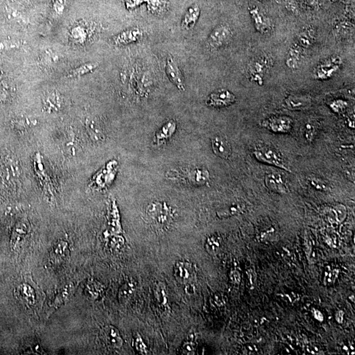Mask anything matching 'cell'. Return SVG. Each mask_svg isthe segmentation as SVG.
Listing matches in <instances>:
<instances>
[{
	"mask_svg": "<svg viewBox=\"0 0 355 355\" xmlns=\"http://www.w3.org/2000/svg\"><path fill=\"white\" fill-rule=\"evenodd\" d=\"M148 0H125L126 7L128 9H134L140 6L145 2H147Z\"/></svg>",
	"mask_w": 355,
	"mask_h": 355,
	"instance_id": "cell-40",
	"label": "cell"
},
{
	"mask_svg": "<svg viewBox=\"0 0 355 355\" xmlns=\"http://www.w3.org/2000/svg\"><path fill=\"white\" fill-rule=\"evenodd\" d=\"M142 36L143 32L140 29L135 28V29L127 30L120 34L116 37L115 42L117 44H130V43L136 42L138 39L142 38Z\"/></svg>",
	"mask_w": 355,
	"mask_h": 355,
	"instance_id": "cell-19",
	"label": "cell"
},
{
	"mask_svg": "<svg viewBox=\"0 0 355 355\" xmlns=\"http://www.w3.org/2000/svg\"><path fill=\"white\" fill-rule=\"evenodd\" d=\"M166 73L170 81L180 90L185 91L183 75L174 58L169 56L167 61Z\"/></svg>",
	"mask_w": 355,
	"mask_h": 355,
	"instance_id": "cell-11",
	"label": "cell"
},
{
	"mask_svg": "<svg viewBox=\"0 0 355 355\" xmlns=\"http://www.w3.org/2000/svg\"><path fill=\"white\" fill-rule=\"evenodd\" d=\"M136 289V283L133 281H129L126 282L125 284L119 289L118 292V299L121 302H125L126 300L129 299L134 294Z\"/></svg>",
	"mask_w": 355,
	"mask_h": 355,
	"instance_id": "cell-29",
	"label": "cell"
},
{
	"mask_svg": "<svg viewBox=\"0 0 355 355\" xmlns=\"http://www.w3.org/2000/svg\"><path fill=\"white\" fill-rule=\"evenodd\" d=\"M43 108L48 113L59 112L63 105V97L57 90H50L44 93L42 99Z\"/></svg>",
	"mask_w": 355,
	"mask_h": 355,
	"instance_id": "cell-9",
	"label": "cell"
},
{
	"mask_svg": "<svg viewBox=\"0 0 355 355\" xmlns=\"http://www.w3.org/2000/svg\"><path fill=\"white\" fill-rule=\"evenodd\" d=\"M253 155L256 158L257 160L260 162L275 166L278 168L283 169L287 172H292V170L285 165L282 157L280 155L279 152L271 148H259V149L255 150Z\"/></svg>",
	"mask_w": 355,
	"mask_h": 355,
	"instance_id": "cell-4",
	"label": "cell"
},
{
	"mask_svg": "<svg viewBox=\"0 0 355 355\" xmlns=\"http://www.w3.org/2000/svg\"><path fill=\"white\" fill-rule=\"evenodd\" d=\"M103 336L109 346L114 349H119L123 346V338L115 327L112 326L105 327L103 330Z\"/></svg>",
	"mask_w": 355,
	"mask_h": 355,
	"instance_id": "cell-16",
	"label": "cell"
},
{
	"mask_svg": "<svg viewBox=\"0 0 355 355\" xmlns=\"http://www.w3.org/2000/svg\"><path fill=\"white\" fill-rule=\"evenodd\" d=\"M134 343L137 351L143 353V354H146L147 353V347L144 344V341H143L142 338L140 336L136 338Z\"/></svg>",
	"mask_w": 355,
	"mask_h": 355,
	"instance_id": "cell-41",
	"label": "cell"
},
{
	"mask_svg": "<svg viewBox=\"0 0 355 355\" xmlns=\"http://www.w3.org/2000/svg\"><path fill=\"white\" fill-rule=\"evenodd\" d=\"M272 60L267 56H261L249 64L247 69V76L249 80L258 85L264 84V77L271 65Z\"/></svg>",
	"mask_w": 355,
	"mask_h": 355,
	"instance_id": "cell-2",
	"label": "cell"
},
{
	"mask_svg": "<svg viewBox=\"0 0 355 355\" xmlns=\"http://www.w3.org/2000/svg\"><path fill=\"white\" fill-rule=\"evenodd\" d=\"M5 10H6L7 18L11 21L18 22L20 24L28 23V20L25 16L18 9L8 6L6 7Z\"/></svg>",
	"mask_w": 355,
	"mask_h": 355,
	"instance_id": "cell-31",
	"label": "cell"
},
{
	"mask_svg": "<svg viewBox=\"0 0 355 355\" xmlns=\"http://www.w3.org/2000/svg\"><path fill=\"white\" fill-rule=\"evenodd\" d=\"M206 252L210 255L217 254L221 247V238L219 236L213 235L208 237L206 240Z\"/></svg>",
	"mask_w": 355,
	"mask_h": 355,
	"instance_id": "cell-30",
	"label": "cell"
},
{
	"mask_svg": "<svg viewBox=\"0 0 355 355\" xmlns=\"http://www.w3.org/2000/svg\"><path fill=\"white\" fill-rule=\"evenodd\" d=\"M98 66L99 64L95 63V62H90V63L84 64V65L71 71L67 75V78H74L83 76L84 75L88 74V73L94 71L98 67Z\"/></svg>",
	"mask_w": 355,
	"mask_h": 355,
	"instance_id": "cell-26",
	"label": "cell"
},
{
	"mask_svg": "<svg viewBox=\"0 0 355 355\" xmlns=\"http://www.w3.org/2000/svg\"><path fill=\"white\" fill-rule=\"evenodd\" d=\"M16 87L12 82L3 80L0 82V105H3L10 102L14 96Z\"/></svg>",
	"mask_w": 355,
	"mask_h": 355,
	"instance_id": "cell-20",
	"label": "cell"
},
{
	"mask_svg": "<svg viewBox=\"0 0 355 355\" xmlns=\"http://www.w3.org/2000/svg\"><path fill=\"white\" fill-rule=\"evenodd\" d=\"M317 37V31L311 25L304 26L299 33L296 42L303 49L311 48Z\"/></svg>",
	"mask_w": 355,
	"mask_h": 355,
	"instance_id": "cell-15",
	"label": "cell"
},
{
	"mask_svg": "<svg viewBox=\"0 0 355 355\" xmlns=\"http://www.w3.org/2000/svg\"><path fill=\"white\" fill-rule=\"evenodd\" d=\"M68 243L67 242L60 241L53 248L50 254V260L54 264L61 262L65 259L68 251Z\"/></svg>",
	"mask_w": 355,
	"mask_h": 355,
	"instance_id": "cell-24",
	"label": "cell"
},
{
	"mask_svg": "<svg viewBox=\"0 0 355 355\" xmlns=\"http://www.w3.org/2000/svg\"><path fill=\"white\" fill-rule=\"evenodd\" d=\"M245 210V205L243 204H234L229 206V207L224 208V209L218 211L217 216L220 219H225V218L240 215V214L243 213Z\"/></svg>",
	"mask_w": 355,
	"mask_h": 355,
	"instance_id": "cell-27",
	"label": "cell"
},
{
	"mask_svg": "<svg viewBox=\"0 0 355 355\" xmlns=\"http://www.w3.org/2000/svg\"><path fill=\"white\" fill-rule=\"evenodd\" d=\"M28 226L24 222L17 224L14 230H13L11 244L14 248L18 247L20 243L23 241L27 234Z\"/></svg>",
	"mask_w": 355,
	"mask_h": 355,
	"instance_id": "cell-25",
	"label": "cell"
},
{
	"mask_svg": "<svg viewBox=\"0 0 355 355\" xmlns=\"http://www.w3.org/2000/svg\"><path fill=\"white\" fill-rule=\"evenodd\" d=\"M332 211L334 212L336 215V219L337 220L339 223H341L344 221L345 217L347 215V209L345 206L343 205L339 204L336 205L332 208Z\"/></svg>",
	"mask_w": 355,
	"mask_h": 355,
	"instance_id": "cell-35",
	"label": "cell"
},
{
	"mask_svg": "<svg viewBox=\"0 0 355 355\" xmlns=\"http://www.w3.org/2000/svg\"><path fill=\"white\" fill-rule=\"evenodd\" d=\"M305 1L307 3V4L310 7H311L312 8L317 9L320 6V5H319V0H305Z\"/></svg>",
	"mask_w": 355,
	"mask_h": 355,
	"instance_id": "cell-42",
	"label": "cell"
},
{
	"mask_svg": "<svg viewBox=\"0 0 355 355\" xmlns=\"http://www.w3.org/2000/svg\"><path fill=\"white\" fill-rule=\"evenodd\" d=\"M29 1L30 0H14V1H16V3L22 5L27 4V3H29Z\"/></svg>",
	"mask_w": 355,
	"mask_h": 355,
	"instance_id": "cell-43",
	"label": "cell"
},
{
	"mask_svg": "<svg viewBox=\"0 0 355 355\" xmlns=\"http://www.w3.org/2000/svg\"><path fill=\"white\" fill-rule=\"evenodd\" d=\"M236 101L234 93L228 90L221 89L208 95L206 104L213 108H224L233 104Z\"/></svg>",
	"mask_w": 355,
	"mask_h": 355,
	"instance_id": "cell-7",
	"label": "cell"
},
{
	"mask_svg": "<svg viewBox=\"0 0 355 355\" xmlns=\"http://www.w3.org/2000/svg\"><path fill=\"white\" fill-rule=\"evenodd\" d=\"M85 125L88 134L93 142L98 143L104 140V132L96 120L93 118H87L86 120Z\"/></svg>",
	"mask_w": 355,
	"mask_h": 355,
	"instance_id": "cell-17",
	"label": "cell"
},
{
	"mask_svg": "<svg viewBox=\"0 0 355 355\" xmlns=\"http://www.w3.org/2000/svg\"><path fill=\"white\" fill-rule=\"evenodd\" d=\"M261 1H267V0H261Z\"/></svg>",
	"mask_w": 355,
	"mask_h": 355,
	"instance_id": "cell-45",
	"label": "cell"
},
{
	"mask_svg": "<svg viewBox=\"0 0 355 355\" xmlns=\"http://www.w3.org/2000/svg\"><path fill=\"white\" fill-rule=\"evenodd\" d=\"M304 49L297 42L293 43L289 49L286 58L285 65L292 71L298 70L301 64Z\"/></svg>",
	"mask_w": 355,
	"mask_h": 355,
	"instance_id": "cell-13",
	"label": "cell"
},
{
	"mask_svg": "<svg viewBox=\"0 0 355 355\" xmlns=\"http://www.w3.org/2000/svg\"><path fill=\"white\" fill-rule=\"evenodd\" d=\"M16 294L24 303L33 306L35 303V292L31 285L21 284L16 289Z\"/></svg>",
	"mask_w": 355,
	"mask_h": 355,
	"instance_id": "cell-21",
	"label": "cell"
},
{
	"mask_svg": "<svg viewBox=\"0 0 355 355\" xmlns=\"http://www.w3.org/2000/svg\"><path fill=\"white\" fill-rule=\"evenodd\" d=\"M261 125L273 132L286 134L292 131L293 121L287 116H272L264 120Z\"/></svg>",
	"mask_w": 355,
	"mask_h": 355,
	"instance_id": "cell-5",
	"label": "cell"
},
{
	"mask_svg": "<svg viewBox=\"0 0 355 355\" xmlns=\"http://www.w3.org/2000/svg\"><path fill=\"white\" fill-rule=\"evenodd\" d=\"M175 129L176 123L173 121H169L166 125L163 126L160 131L156 134V138L158 141L168 139L173 134Z\"/></svg>",
	"mask_w": 355,
	"mask_h": 355,
	"instance_id": "cell-32",
	"label": "cell"
},
{
	"mask_svg": "<svg viewBox=\"0 0 355 355\" xmlns=\"http://www.w3.org/2000/svg\"><path fill=\"white\" fill-rule=\"evenodd\" d=\"M250 16L255 29L261 34L269 33L272 30V25L269 19L261 12L259 7H255L249 11Z\"/></svg>",
	"mask_w": 355,
	"mask_h": 355,
	"instance_id": "cell-10",
	"label": "cell"
},
{
	"mask_svg": "<svg viewBox=\"0 0 355 355\" xmlns=\"http://www.w3.org/2000/svg\"><path fill=\"white\" fill-rule=\"evenodd\" d=\"M59 57L57 53L52 50H46L39 56V63L44 67L54 66L59 61Z\"/></svg>",
	"mask_w": 355,
	"mask_h": 355,
	"instance_id": "cell-28",
	"label": "cell"
},
{
	"mask_svg": "<svg viewBox=\"0 0 355 355\" xmlns=\"http://www.w3.org/2000/svg\"><path fill=\"white\" fill-rule=\"evenodd\" d=\"M67 3V0H54L53 1V9L57 15H61Z\"/></svg>",
	"mask_w": 355,
	"mask_h": 355,
	"instance_id": "cell-38",
	"label": "cell"
},
{
	"mask_svg": "<svg viewBox=\"0 0 355 355\" xmlns=\"http://www.w3.org/2000/svg\"><path fill=\"white\" fill-rule=\"evenodd\" d=\"M232 37V31L228 25L220 24L210 34L207 43L210 48L218 50L228 44Z\"/></svg>",
	"mask_w": 355,
	"mask_h": 355,
	"instance_id": "cell-3",
	"label": "cell"
},
{
	"mask_svg": "<svg viewBox=\"0 0 355 355\" xmlns=\"http://www.w3.org/2000/svg\"><path fill=\"white\" fill-rule=\"evenodd\" d=\"M311 97L309 95L294 93L289 95L283 101V106L289 110H303L311 105Z\"/></svg>",
	"mask_w": 355,
	"mask_h": 355,
	"instance_id": "cell-8",
	"label": "cell"
},
{
	"mask_svg": "<svg viewBox=\"0 0 355 355\" xmlns=\"http://www.w3.org/2000/svg\"><path fill=\"white\" fill-rule=\"evenodd\" d=\"M174 276L178 282L188 284L196 279V270L190 262L178 261L174 266Z\"/></svg>",
	"mask_w": 355,
	"mask_h": 355,
	"instance_id": "cell-6",
	"label": "cell"
},
{
	"mask_svg": "<svg viewBox=\"0 0 355 355\" xmlns=\"http://www.w3.org/2000/svg\"><path fill=\"white\" fill-rule=\"evenodd\" d=\"M347 102L345 101L341 100V99H336L332 101L330 106L334 112L340 113L343 112L347 108Z\"/></svg>",
	"mask_w": 355,
	"mask_h": 355,
	"instance_id": "cell-37",
	"label": "cell"
},
{
	"mask_svg": "<svg viewBox=\"0 0 355 355\" xmlns=\"http://www.w3.org/2000/svg\"><path fill=\"white\" fill-rule=\"evenodd\" d=\"M195 345L192 340H188L184 343L182 347V353L184 355H193L195 353Z\"/></svg>",
	"mask_w": 355,
	"mask_h": 355,
	"instance_id": "cell-39",
	"label": "cell"
},
{
	"mask_svg": "<svg viewBox=\"0 0 355 355\" xmlns=\"http://www.w3.org/2000/svg\"><path fill=\"white\" fill-rule=\"evenodd\" d=\"M21 41L16 40V39H7L0 42V53L7 52L19 49L22 46Z\"/></svg>",
	"mask_w": 355,
	"mask_h": 355,
	"instance_id": "cell-33",
	"label": "cell"
},
{
	"mask_svg": "<svg viewBox=\"0 0 355 355\" xmlns=\"http://www.w3.org/2000/svg\"><path fill=\"white\" fill-rule=\"evenodd\" d=\"M305 137L308 142H312L317 135V127L311 123H307L305 127Z\"/></svg>",
	"mask_w": 355,
	"mask_h": 355,
	"instance_id": "cell-36",
	"label": "cell"
},
{
	"mask_svg": "<svg viewBox=\"0 0 355 355\" xmlns=\"http://www.w3.org/2000/svg\"><path fill=\"white\" fill-rule=\"evenodd\" d=\"M343 63V59L339 55H334L327 58L320 62L314 69L313 78L320 81L332 78L341 69Z\"/></svg>",
	"mask_w": 355,
	"mask_h": 355,
	"instance_id": "cell-1",
	"label": "cell"
},
{
	"mask_svg": "<svg viewBox=\"0 0 355 355\" xmlns=\"http://www.w3.org/2000/svg\"><path fill=\"white\" fill-rule=\"evenodd\" d=\"M308 180H309V184H311V187H313L314 188L317 189V190L326 191L330 189L328 184L321 178L316 177V176H311Z\"/></svg>",
	"mask_w": 355,
	"mask_h": 355,
	"instance_id": "cell-34",
	"label": "cell"
},
{
	"mask_svg": "<svg viewBox=\"0 0 355 355\" xmlns=\"http://www.w3.org/2000/svg\"><path fill=\"white\" fill-rule=\"evenodd\" d=\"M200 16V8L197 5L189 7L182 21V28L184 30H189L194 27Z\"/></svg>",
	"mask_w": 355,
	"mask_h": 355,
	"instance_id": "cell-18",
	"label": "cell"
},
{
	"mask_svg": "<svg viewBox=\"0 0 355 355\" xmlns=\"http://www.w3.org/2000/svg\"><path fill=\"white\" fill-rule=\"evenodd\" d=\"M148 10L155 16H162L168 10L167 0H148Z\"/></svg>",
	"mask_w": 355,
	"mask_h": 355,
	"instance_id": "cell-22",
	"label": "cell"
},
{
	"mask_svg": "<svg viewBox=\"0 0 355 355\" xmlns=\"http://www.w3.org/2000/svg\"><path fill=\"white\" fill-rule=\"evenodd\" d=\"M3 75V71H0V82H1V80H2Z\"/></svg>",
	"mask_w": 355,
	"mask_h": 355,
	"instance_id": "cell-44",
	"label": "cell"
},
{
	"mask_svg": "<svg viewBox=\"0 0 355 355\" xmlns=\"http://www.w3.org/2000/svg\"><path fill=\"white\" fill-rule=\"evenodd\" d=\"M13 129L19 131H24L36 127L37 125V121L35 118L30 116H22L13 119L11 121Z\"/></svg>",
	"mask_w": 355,
	"mask_h": 355,
	"instance_id": "cell-23",
	"label": "cell"
},
{
	"mask_svg": "<svg viewBox=\"0 0 355 355\" xmlns=\"http://www.w3.org/2000/svg\"><path fill=\"white\" fill-rule=\"evenodd\" d=\"M265 185L266 187L272 192L280 194H287L289 189L286 182L280 174L273 173L266 174L265 176Z\"/></svg>",
	"mask_w": 355,
	"mask_h": 355,
	"instance_id": "cell-12",
	"label": "cell"
},
{
	"mask_svg": "<svg viewBox=\"0 0 355 355\" xmlns=\"http://www.w3.org/2000/svg\"><path fill=\"white\" fill-rule=\"evenodd\" d=\"M211 144L212 149L216 155L222 159H228L232 153V149L226 138L221 136L214 137L212 139Z\"/></svg>",
	"mask_w": 355,
	"mask_h": 355,
	"instance_id": "cell-14",
	"label": "cell"
}]
</instances>
